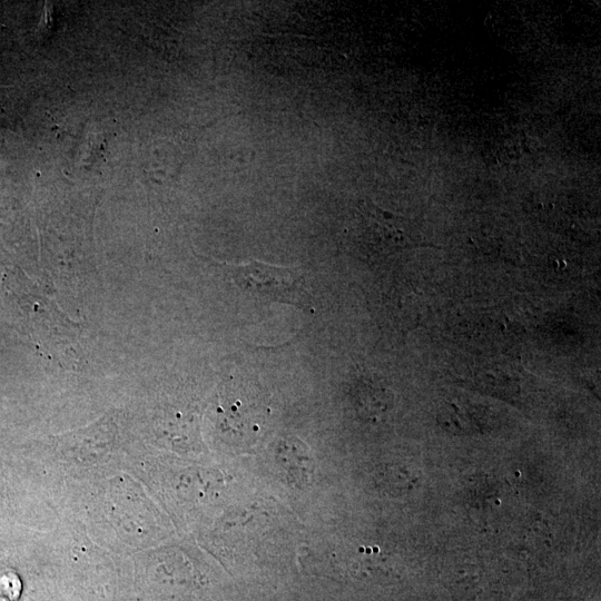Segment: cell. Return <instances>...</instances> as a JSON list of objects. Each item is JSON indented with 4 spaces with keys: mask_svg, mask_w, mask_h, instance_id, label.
<instances>
[{
    "mask_svg": "<svg viewBox=\"0 0 601 601\" xmlns=\"http://www.w3.org/2000/svg\"><path fill=\"white\" fill-rule=\"evenodd\" d=\"M227 268L229 276L243 290L267 299L311 308L309 295L299 268L276 267L256 260L230 265Z\"/></svg>",
    "mask_w": 601,
    "mask_h": 601,
    "instance_id": "1",
    "label": "cell"
}]
</instances>
